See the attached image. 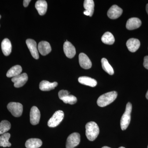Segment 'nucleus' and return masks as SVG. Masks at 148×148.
<instances>
[{"mask_svg":"<svg viewBox=\"0 0 148 148\" xmlns=\"http://www.w3.org/2000/svg\"><path fill=\"white\" fill-rule=\"evenodd\" d=\"M86 135L88 140L93 141L98 137L100 132L99 127L95 122L88 123L85 126Z\"/></svg>","mask_w":148,"mask_h":148,"instance_id":"obj_1","label":"nucleus"},{"mask_svg":"<svg viewBox=\"0 0 148 148\" xmlns=\"http://www.w3.org/2000/svg\"><path fill=\"white\" fill-rule=\"evenodd\" d=\"M118 93L113 91L101 95L97 100V104L101 107H104L113 102L117 97Z\"/></svg>","mask_w":148,"mask_h":148,"instance_id":"obj_2","label":"nucleus"},{"mask_svg":"<svg viewBox=\"0 0 148 148\" xmlns=\"http://www.w3.org/2000/svg\"><path fill=\"white\" fill-rule=\"evenodd\" d=\"M132 110V104L130 103H127L126 105L125 110L122 116L121 120V127L123 130H124L127 129L130 123Z\"/></svg>","mask_w":148,"mask_h":148,"instance_id":"obj_3","label":"nucleus"},{"mask_svg":"<svg viewBox=\"0 0 148 148\" xmlns=\"http://www.w3.org/2000/svg\"><path fill=\"white\" fill-rule=\"evenodd\" d=\"M64 114L61 110L56 112L53 115L48 121V125L50 127H54L58 126L64 119Z\"/></svg>","mask_w":148,"mask_h":148,"instance_id":"obj_4","label":"nucleus"},{"mask_svg":"<svg viewBox=\"0 0 148 148\" xmlns=\"http://www.w3.org/2000/svg\"><path fill=\"white\" fill-rule=\"evenodd\" d=\"M7 108L12 114L16 117L21 116L23 112V106L20 103L11 102L8 105Z\"/></svg>","mask_w":148,"mask_h":148,"instance_id":"obj_5","label":"nucleus"},{"mask_svg":"<svg viewBox=\"0 0 148 148\" xmlns=\"http://www.w3.org/2000/svg\"><path fill=\"white\" fill-rule=\"evenodd\" d=\"M58 97L64 103L70 105H73L77 103V99L75 96L70 95V92L67 90H62L58 92Z\"/></svg>","mask_w":148,"mask_h":148,"instance_id":"obj_6","label":"nucleus"},{"mask_svg":"<svg viewBox=\"0 0 148 148\" xmlns=\"http://www.w3.org/2000/svg\"><path fill=\"white\" fill-rule=\"evenodd\" d=\"M80 142V135L77 132L71 134L67 139L66 148H74L77 146Z\"/></svg>","mask_w":148,"mask_h":148,"instance_id":"obj_7","label":"nucleus"},{"mask_svg":"<svg viewBox=\"0 0 148 148\" xmlns=\"http://www.w3.org/2000/svg\"><path fill=\"white\" fill-rule=\"evenodd\" d=\"M28 76L26 73L21 74L12 79V81L14 83V86L16 88L22 87L27 83Z\"/></svg>","mask_w":148,"mask_h":148,"instance_id":"obj_8","label":"nucleus"},{"mask_svg":"<svg viewBox=\"0 0 148 148\" xmlns=\"http://www.w3.org/2000/svg\"><path fill=\"white\" fill-rule=\"evenodd\" d=\"M30 122L33 125H36L39 123L40 113L39 109L36 106H33L31 108L30 114Z\"/></svg>","mask_w":148,"mask_h":148,"instance_id":"obj_9","label":"nucleus"},{"mask_svg":"<svg viewBox=\"0 0 148 148\" xmlns=\"http://www.w3.org/2000/svg\"><path fill=\"white\" fill-rule=\"evenodd\" d=\"M26 44L32 56L35 59H38L39 58V56L36 42L34 40L28 39L26 40Z\"/></svg>","mask_w":148,"mask_h":148,"instance_id":"obj_10","label":"nucleus"},{"mask_svg":"<svg viewBox=\"0 0 148 148\" xmlns=\"http://www.w3.org/2000/svg\"><path fill=\"white\" fill-rule=\"evenodd\" d=\"M64 51L65 55L68 58H73L76 54V49L71 43L66 40L64 45Z\"/></svg>","mask_w":148,"mask_h":148,"instance_id":"obj_11","label":"nucleus"},{"mask_svg":"<svg viewBox=\"0 0 148 148\" xmlns=\"http://www.w3.org/2000/svg\"><path fill=\"white\" fill-rule=\"evenodd\" d=\"M123 13L122 9L118 6L113 5L108 11V16L111 19H116L119 18Z\"/></svg>","mask_w":148,"mask_h":148,"instance_id":"obj_12","label":"nucleus"},{"mask_svg":"<svg viewBox=\"0 0 148 148\" xmlns=\"http://www.w3.org/2000/svg\"><path fill=\"white\" fill-rule=\"evenodd\" d=\"M80 66L83 69H90L92 66L91 61L86 54L83 53H80L79 56Z\"/></svg>","mask_w":148,"mask_h":148,"instance_id":"obj_13","label":"nucleus"},{"mask_svg":"<svg viewBox=\"0 0 148 148\" xmlns=\"http://www.w3.org/2000/svg\"><path fill=\"white\" fill-rule=\"evenodd\" d=\"M38 49L40 53L43 56L47 55L51 50V47L49 43L45 41L39 43Z\"/></svg>","mask_w":148,"mask_h":148,"instance_id":"obj_14","label":"nucleus"},{"mask_svg":"<svg viewBox=\"0 0 148 148\" xmlns=\"http://www.w3.org/2000/svg\"><path fill=\"white\" fill-rule=\"evenodd\" d=\"M141 24L142 21L140 19L136 17H132L127 20L126 27L128 30H134L139 28L141 26Z\"/></svg>","mask_w":148,"mask_h":148,"instance_id":"obj_15","label":"nucleus"},{"mask_svg":"<svg viewBox=\"0 0 148 148\" xmlns=\"http://www.w3.org/2000/svg\"><path fill=\"white\" fill-rule=\"evenodd\" d=\"M126 46L130 51L132 52H135L140 47V41L137 39L130 38L127 41Z\"/></svg>","mask_w":148,"mask_h":148,"instance_id":"obj_16","label":"nucleus"},{"mask_svg":"<svg viewBox=\"0 0 148 148\" xmlns=\"http://www.w3.org/2000/svg\"><path fill=\"white\" fill-rule=\"evenodd\" d=\"M35 7L40 15H44L47 10V3L44 0H39L36 2Z\"/></svg>","mask_w":148,"mask_h":148,"instance_id":"obj_17","label":"nucleus"},{"mask_svg":"<svg viewBox=\"0 0 148 148\" xmlns=\"http://www.w3.org/2000/svg\"><path fill=\"white\" fill-rule=\"evenodd\" d=\"M58 83H51L47 81L43 80L39 84V88L42 91H49L54 89L58 86Z\"/></svg>","mask_w":148,"mask_h":148,"instance_id":"obj_18","label":"nucleus"},{"mask_svg":"<svg viewBox=\"0 0 148 148\" xmlns=\"http://www.w3.org/2000/svg\"><path fill=\"white\" fill-rule=\"evenodd\" d=\"M11 43L10 40L8 38L4 39L1 43V49L3 53L5 56H8L11 53Z\"/></svg>","mask_w":148,"mask_h":148,"instance_id":"obj_19","label":"nucleus"},{"mask_svg":"<svg viewBox=\"0 0 148 148\" xmlns=\"http://www.w3.org/2000/svg\"><path fill=\"white\" fill-rule=\"evenodd\" d=\"M78 81L81 84L92 87H95L97 84V81L95 79L88 77H79L78 79Z\"/></svg>","mask_w":148,"mask_h":148,"instance_id":"obj_20","label":"nucleus"},{"mask_svg":"<svg viewBox=\"0 0 148 148\" xmlns=\"http://www.w3.org/2000/svg\"><path fill=\"white\" fill-rule=\"evenodd\" d=\"M42 140L38 138H31L27 140L25 143L27 148H38L42 145Z\"/></svg>","mask_w":148,"mask_h":148,"instance_id":"obj_21","label":"nucleus"},{"mask_svg":"<svg viewBox=\"0 0 148 148\" xmlns=\"http://www.w3.org/2000/svg\"><path fill=\"white\" fill-rule=\"evenodd\" d=\"M22 71V68L19 65H16L12 67L8 71L6 76L8 77H14L21 74Z\"/></svg>","mask_w":148,"mask_h":148,"instance_id":"obj_22","label":"nucleus"},{"mask_svg":"<svg viewBox=\"0 0 148 148\" xmlns=\"http://www.w3.org/2000/svg\"><path fill=\"white\" fill-rule=\"evenodd\" d=\"M101 40L104 43L107 45L113 44L115 41V39L113 35L110 32L105 33L101 38Z\"/></svg>","mask_w":148,"mask_h":148,"instance_id":"obj_23","label":"nucleus"},{"mask_svg":"<svg viewBox=\"0 0 148 148\" xmlns=\"http://www.w3.org/2000/svg\"><path fill=\"white\" fill-rule=\"evenodd\" d=\"M10 137V134L7 132L1 135L0 136V147H10L11 144L9 142Z\"/></svg>","mask_w":148,"mask_h":148,"instance_id":"obj_24","label":"nucleus"},{"mask_svg":"<svg viewBox=\"0 0 148 148\" xmlns=\"http://www.w3.org/2000/svg\"><path fill=\"white\" fill-rule=\"evenodd\" d=\"M102 68L103 70L110 75L114 74V71L112 67L109 64L108 60L106 58H103L101 60Z\"/></svg>","mask_w":148,"mask_h":148,"instance_id":"obj_25","label":"nucleus"},{"mask_svg":"<svg viewBox=\"0 0 148 148\" xmlns=\"http://www.w3.org/2000/svg\"><path fill=\"white\" fill-rule=\"evenodd\" d=\"M84 7L85 10L88 11L92 16L94 12V3L92 0H85L84 3Z\"/></svg>","mask_w":148,"mask_h":148,"instance_id":"obj_26","label":"nucleus"},{"mask_svg":"<svg viewBox=\"0 0 148 148\" xmlns=\"http://www.w3.org/2000/svg\"><path fill=\"white\" fill-rule=\"evenodd\" d=\"M11 128L10 123L7 120L2 121L0 123V135L6 133Z\"/></svg>","mask_w":148,"mask_h":148,"instance_id":"obj_27","label":"nucleus"},{"mask_svg":"<svg viewBox=\"0 0 148 148\" xmlns=\"http://www.w3.org/2000/svg\"><path fill=\"white\" fill-rule=\"evenodd\" d=\"M143 66L145 69L148 70V56H145L144 58Z\"/></svg>","mask_w":148,"mask_h":148,"instance_id":"obj_28","label":"nucleus"},{"mask_svg":"<svg viewBox=\"0 0 148 148\" xmlns=\"http://www.w3.org/2000/svg\"><path fill=\"white\" fill-rule=\"evenodd\" d=\"M31 1V0H24L23 1V5L25 7H27L29 3Z\"/></svg>","mask_w":148,"mask_h":148,"instance_id":"obj_29","label":"nucleus"},{"mask_svg":"<svg viewBox=\"0 0 148 148\" xmlns=\"http://www.w3.org/2000/svg\"><path fill=\"white\" fill-rule=\"evenodd\" d=\"M84 13L85 15H87V16H90V12H89L88 11L86 10H85L84 11Z\"/></svg>","mask_w":148,"mask_h":148,"instance_id":"obj_30","label":"nucleus"},{"mask_svg":"<svg viewBox=\"0 0 148 148\" xmlns=\"http://www.w3.org/2000/svg\"><path fill=\"white\" fill-rule=\"evenodd\" d=\"M146 10H147V12L148 14V4L146 5Z\"/></svg>","mask_w":148,"mask_h":148,"instance_id":"obj_31","label":"nucleus"},{"mask_svg":"<svg viewBox=\"0 0 148 148\" xmlns=\"http://www.w3.org/2000/svg\"><path fill=\"white\" fill-rule=\"evenodd\" d=\"M146 98H147V99H148V90L147 92V93H146Z\"/></svg>","mask_w":148,"mask_h":148,"instance_id":"obj_32","label":"nucleus"},{"mask_svg":"<svg viewBox=\"0 0 148 148\" xmlns=\"http://www.w3.org/2000/svg\"><path fill=\"white\" fill-rule=\"evenodd\" d=\"M102 148H111L109 147H107V146H105V147H103Z\"/></svg>","mask_w":148,"mask_h":148,"instance_id":"obj_33","label":"nucleus"},{"mask_svg":"<svg viewBox=\"0 0 148 148\" xmlns=\"http://www.w3.org/2000/svg\"><path fill=\"white\" fill-rule=\"evenodd\" d=\"M119 148H125L124 147H119Z\"/></svg>","mask_w":148,"mask_h":148,"instance_id":"obj_34","label":"nucleus"},{"mask_svg":"<svg viewBox=\"0 0 148 148\" xmlns=\"http://www.w3.org/2000/svg\"><path fill=\"white\" fill-rule=\"evenodd\" d=\"M1 15H0V19H1Z\"/></svg>","mask_w":148,"mask_h":148,"instance_id":"obj_35","label":"nucleus"},{"mask_svg":"<svg viewBox=\"0 0 148 148\" xmlns=\"http://www.w3.org/2000/svg\"></svg>","mask_w":148,"mask_h":148,"instance_id":"obj_36","label":"nucleus"}]
</instances>
